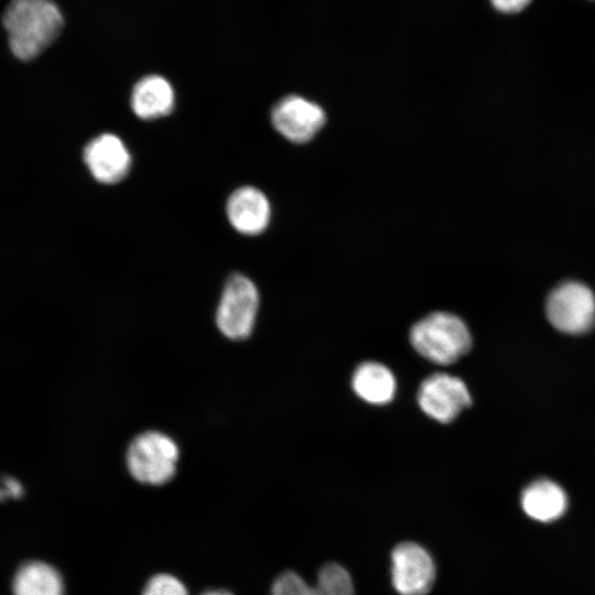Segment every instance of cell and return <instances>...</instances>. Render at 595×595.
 <instances>
[{"instance_id":"10","label":"cell","mask_w":595,"mask_h":595,"mask_svg":"<svg viewBox=\"0 0 595 595\" xmlns=\"http://www.w3.org/2000/svg\"><path fill=\"white\" fill-rule=\"evenodd\" d=\"M226 215L231 227L242 235L255 236L266 230L271 216L268 197L251 185L236 188L226 202Z\"/></svg>"},{"instance_id":"13","label":"cell","mask_w":595,"mask_h":595,"mask_svg":"<svg viewBox=\"0 0 595 595\" xmlns=\"http://www.w3.org/2000/svg\"><path fill=\"white\" fill-rule=\"evenodd\" d=\"M520 504L530 519L549 523L560 519L567 509V496L555 482L540 478L530 483L521 493Z\"/></svg>"},{"instance_id":"5","label":"cell","mask_w":595,"mask_h":595,"mask_svg":"<svg viewBox=\"0 0 595 595\" xmlns=\"http://www.w3.org/2000/svg\"><path fill=\"white\" fill-rule=\"evenodd\" d=\"M545 312L549 322L558 331L582 334L595 323V295L585 284L567 281L551 291Z\"/></svg>"},{"instance_id":"16","label":"cell","mask_w":595,"mask_h":595,"mask_svg":"<svg viewBox=\"0 0 595 595\" xmlns=\"http://www.w3.org/2000/svg\"><path fill=\"white\" fill-rule=\"evenodd\" d=\"M142 595H188L184 584L173 575L161 573L152 576Z\"/></svg>"},{"instance_id":"12","label":"cell","mask_w":595,"mask_h":595,"mask_svg":"<svg viewBox=\"0 0 595 595\" xmlns=\"http://www.w3.org/2000/svg\"><path fill=\"white\" fill-rule=\"evenodd\" d=\"M175 93L171 83L161 75H147L139 79L130 96L133 113L142 120L159 119L174 108Z\"/></svg>"},{"instance_id":"3","label":"cell","mask_w":595,"mask_h":595,"mask_svg":"<svg viewBox=\"0 0 595 595\" xmlns=\"http://www.w3.org/2000/svg\"><path fill=\"white\" fill-rule=\"evenodd\" d=\"M180 450L176 442L160 431H145L130 442L126 452V465L139 483L161 486L176 473Z\"/></svg>"},{"instance_id":"15","label":"cell","mask_w":595,"mask_h":595,"mask_svg":"<svg viewBox=\"0 0 595 595\" xmlns=\"http://www.w3.org/2000/svg\"><path fill=\"white\" fill-rule=\"evenodd\" d=\"M13 595H64L60 572L42 561H29L15 572Z\"/></svg>"},{"instance_id":"4","label":"cell","mask_w":595,"mask_h":595,"mask_svg":"<svg viewBox=\"0 0 595 595\" xmlns=\"http://www.w3.org/2000/svg\"><path fill=\"white\" fill-rule=\"evenodd\" d=\"M259 292L251 279L232 273L225 282L216 310V325L231 340L247 339L255 327Z\"/></svg>"},{"instance_id":"9","label":"cell","mask_w":595,"mask_h":595,"mask_svg":"<svg viewBox=\"0 0 595 595\" xmlns=\"http://www.w3.org/2000/svg\"><path fill=\"white\" fill-rule=\"evenodd\" d=\"M91 176L101 184H116L129 174L131 154L120 137L105 132L91 139L83 152Z\"/></svg>"},{"instance_id":"11","label":"cell","mask_w":595,"mask_h":595,"mask_svg":"<svg viewBox=\"0 0 595 595\" xmlns=\"http://www.w3.org/2000/svg\"><path fill=\"white\" fill-rule=\"evenodd\" d=\"M271 595H354V584L342 565L328 563L321 569L315 586L294 572L282 573L274 581Z\"/></svg>"},{"instance_id":"2","label":"cell","mask_w":595,"mask_h":595,"mask_svg":"<svg viewBox=\"0 0 595 595\" xmlns=\"http://www.w3.org/2000/svg\"><path fill=\"white\" fill-rule=\"evenodd\" d=\"M410 342L425 359L450 365L470 349L472 336L467 325L458 316L447 312H434L412 326Z\"/></svg>"},{"instance_id":"7","label":"cell","mask_w":595,"mask_h":595,"mask_svg":"<svg viewBox=\"0 0 595 595\" xmlns=\"http://www.w3.org/2000/svg\"><path fill=\"white\" fill-rule=\"evenodd\" d=\"M392 584L400 595H425L433 587L436 570L429 552L414 542H402L391 553Z\"/></svg>"},{"instance_id":"6","label":"cell","mask_w":595,"mask_h":595,"mask_svg":"<svg viewBox=\"0 0 595 595\" xmlns=\"http://www.w3.org/2000/svg\"><path fill=\"white\" fill-rule=\"evenodd\" d=\"M418 403L426 415L441 423H447L470 405L472 398L461 378L436 372L420 385Z\"/></svg>"},{"instance_id":"17","label":"cell","mask_w":595,"mask_h":595,"mask_svg":"<svg viewBox=\"0 0 595 595\" xmlns=\"http://www.w3.org/2000/svg\"><path fill=\"white\" fill-rule=\"evenodd\" d=\"M493 8L505 14L519 13L526 9L532 0H489Z\"/></svg>"},{"instance_id":"18","label":"cell","mask_w":595,"mask_h":595,"mask_svg":"<svg viewBox=\"0 0 595 595\" xmlns=\"http://www.w3.org/2000/svg\"><path fill=\"white\" fill-rule=\"evenodd\" d=\"M202 595H232V594L225 589H210V591H206Z\"/></svg>"},{"instance_id":"1","label":"cell","mask_w":595,"mask_h":595,"mask_svg":"<svg viewBox=\"0 0 595 595\" xmlns=\"http://www.w3.org/2000/svg\"><path fill=\"white\" fill-rule=\"evenodd\" d=\"M2 22L11 52L22 61L40 55L64 26L62 12L51 0H11Z\"/></svg>"},{"instance_id":"14","label":"cell","mask_w":595,"mask_h":595,"mask_svg":"<svg viewBox=\"0 0 595 595\" xmlns=\"http://www.w3.org/2000/svg\"><path fill=\"white\" fill-rule=\"evenodd\" d=\"M355 393L371 404H386L393 399L396 379L385 365L367 361L359 365L351 378Z\"/></svg>"},{"instance_id":"8","label":"cell","mask_w":595,"mask_h":595,"mask_svg":"<svg viewBox=\"0 0 595 595\" xmlns=\"http://www.w3.org/2000/svg\"><path fill=\"white\" fill-rule=\"evenodd\" d=\"M325 120L322 107L298 95L283 97L271 110L273 128L294 143L310 141L322 129Z\"/></svg>"}]
</instances>
